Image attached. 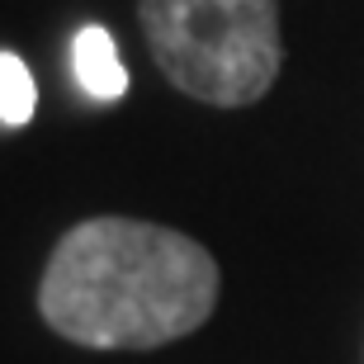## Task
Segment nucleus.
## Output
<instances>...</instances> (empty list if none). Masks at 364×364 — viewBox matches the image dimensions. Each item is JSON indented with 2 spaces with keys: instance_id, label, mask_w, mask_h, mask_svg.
I'll return each mask as SVG.
<instances>
[{
  "instance_id": "f257e3e1",
  "label": "nucleus",
  "mask_w": 364,
  "mask_h": 364,
  "mask_svg": "<svg viewBox=\"0 0 364 364\" xmlns=\"http://www.w3.org/2000/svg\"><path fill=\"white\" fill-rule=\"evenodd\" d=\"M218 303V265L194 237L137 218H90L57 242L38 312L90 350H156L199 331Z\"/></svg>"
},
{
  "instance_id": "f03ea898",
  "label": "nucleus",
  "mask_w": 364,
  "mask_h": 364,
  "mask_svg": "<svg viewBox=\"0 0 364 364\" xmlns=\"http://www.w3.org/2000/svg\"><path fill=\"white\" fill-rule=\"evenodd\" d=\"M137 14L161 76L203 105L242 109L279 76V0H142Z\"/></svg>"
},
{
  "instance_id": "20e7f679",
  "label": "nucleus",
  "mask_w": 364,
  "mask_h": 364,
  "mask_svg": "<svg viewBox=\"0 0 364 364\" xmlns=\"http://www.w3.org/2000/svg\"><path fill=\"white\" fill-rule=\"evenodd\" d=\"M33 105H38V90H33L24 57L0 53V123L5 128H24L33 119Z\"/></svg>"
},
{
  "instance_id": "7ed1b4c3",
  "label": "nucleus",
  "mask_w": 364,
  "mask_h": 364,
  "mask_svg": "<svg viewBox=\"0 0 364 364\" xmlns=\"http://www.w3.org/2000/svg\"><path fill=\"white\" fill-rule=\"evenodd\" d=\"M71 67H76L81 90L90 100H100V105H114V100L128 95V67H123L114 38L100 24H85L76 33V43H71Z\"/></svg>"
}]
</instances>
